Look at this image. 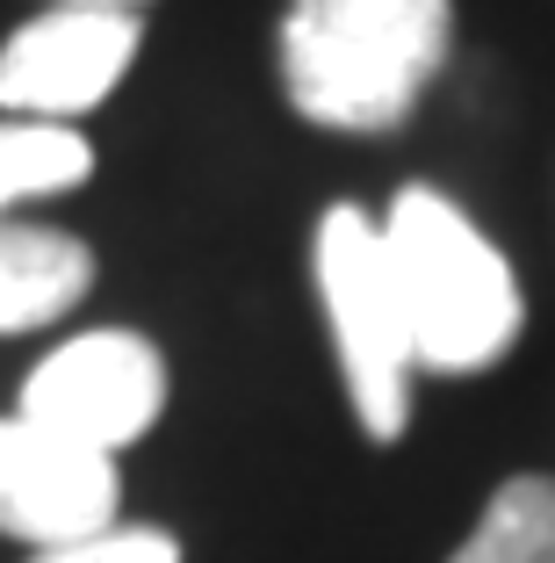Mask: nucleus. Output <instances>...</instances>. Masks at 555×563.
Here are the masks:
<instances>
[{"mask_svg": "<svg viewBox=\"0 0 555 563\" xmlns=\"http://www.w3.org/2000/svg\"><path fill=\"white\" fill-rule=\"evenodd\" d=\"M137 15H109V8H44L22 22L0 51V109L30 123H73L131 73Z\"/></svg>", "mask_w": 555, "mask_h": 563, "instance_id": "5", "label": "nucleus"}, {"mask_svg": "<svg viewBox=\"0 0 555 563\" xmlns=\"http://www.w3.org/2000/svg\"><path fill=\"white\" fill-rule=\"evenodd\" d=\"M447 563H555V477H512Z\"/></svg>", "mask_w": 555, "mask_h": 563, "instance_id": "8", "label": "nucleus"}, {"mask_svg": "<svg viewBox=\"0 0 555 563\" xmlns=\"http://www.w3.org/2000/svg\"><path fill=\"white\" fill-rule=\"evenodd\" d=\"M382 246L404 289L419 368L476 376L520 340V282H512L506 253L441 188H397L390 217H382Z\"/></svg>", "mask_w": 555, "mask_h": 563, "instance_id": "2", "label": "nucleus"}, {"mask_svg": "<svg viewBox=\"0 0 555 563\" xmlns=\"http://www.w3.org/2000/svg\"><path fill=\"white\" fill-rule=\"evenodd\" d=\"M95 282V253L51 224H8L0 217V332H36L66 318Z\"/></svg>", "mask_w": 555, "mask_h": 563, "instance_id": "7", "label": "nucleus"}, {"mask_svg": "<svg viewBox=\"0 0 555 563\" xmlns=\"http://www.w3.org/2000/svg\"><path fill=\"white\" fill-rule=\"evenodd\" d=\"M447 0H296L281 22L289 101L325 131H397L447 66Z\"/></svg>", "mask_w": 555, "mask_h": 563, "instance_id": "1", "label": "nucleus"}, {"mask_svg": "<svg viewBox=\"0 0 555 563\" xmlns=\"http://www.w3.org/2000/svg\"><path fill=\"white\" fill-rule=\"evenodd\" d=\"M166 405V362L145 332H80L22 383V419L51 427L58 441H80L95 455H115L123 441L159 419Z\"/></svg>", "mask_w": 555, "mask_h": 563, "instance_id": "4", "label": "nucleus"}, {"mask_svg": "<svg viewBox=\"0 0 555 563\" xmlns=\"http://www.w3.org/2000/svg\"><path fill=\"white\" fill-rule=\"evenodd\" d=\"M115 455H95L80 441H58L36 419H0V534L30 549H66L115 528Z\"/></svg>", "mask_w": 555, "mask_h": 563, "instance_id": "6", "label": "nucleus"}, {"mask_svg": "<svg viewBox=\"0 0 555 563\" xmlns=\"http://www.w3.org/2000/svg\"><path fill=\"white\" fill-rule=\"evenodd\" d=\"M318 297L332 318V347H340L354 412L376 441H397L411 427V318L397 289L382 224L354 202H332L318 224Z\"/></svg>", "mask_w": 555, "mask_h": 563, "instance_id": "3", "label": "nucleus"}, {"mask_svg": "<svg viewBox=\"0 0 555 563\" xmlns=\"http://www.w3.org/2000/svg\"><path fill=\"white\" fill-rule=\"evenodd\" d=\"M95 152L73 123H30L8 117L0 123V217L30 196H58V188H80Z\"/></svg>", "mask_w": 555, "mask_h": 563, "instance_id": "9", "label": "nucleus"}, {"mask_svg": "<svg viewBox=\"0 0 555 563\" xmlns=\"http://www.w3.org/2000/svg\"><path fill=\"white\" fill-rule=\"evenodd\" d=\"M51 8H109V15H137L145 0H51Z\"/></svg>", "mask_w": 555, "mask_h": 563, "instance_id": "11", "label": "nucleus"}, {"mask_svg": "<svg viewBox=\"0 0 555 563\" xmlns=\"http://www.w3.org/2000/svg\"><path fill=\"white\" fill-rule=\"evenodd\" d=\"M36 563H180V542L166 528H101L87 542L36 549Z\"/></svg>", "mask_w": 555, "mask_h": 563, "instance_id": "10", "label": "nucleus"}]
</instances>
